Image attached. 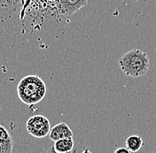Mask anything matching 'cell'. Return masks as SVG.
<instances>
[{"label": "cell", "instance_id": "6da1fadb", "mask_svg": "<svg viewBox=\"0 0 156 153\" xmlns=\"http://www.w3.org/2000/svg\"><path fill=\"white\" fill-rule=\"evenodd\" d=\"M119 65L125 75L138 78L147 74L150 68V58L146 52L135 48L120 57Z\"/></svg>", "mask_w": 156, "mask_h": 153}, {"label": "cell", "instance_id": "7a4b0ae2", "mask_svg": "<svg viewBox=\"0 0 156 153\" xmlns=\"http://www.w3.org/2000/svg\"><path fill=\"white\" fill-rule=\"evenodd\" d=\"M45 82L38 75H28L20 80L17 87L20 100L27 105H34L41 102L46 95Z\"/></svg>", "mask_w": 156, "mask_h": 153}, {"label": "cell", "instance_id": "3957f363", "mask_svg": "<svg viewBox=\"0 0 156 153\" xmlns=\"http://www.w3.org/2000/svg\"><path fill=\"white\" fill-rule=\"evenodd\" d=\"M26 129L29 134L36 138H44L51 132V123L44 115H35L29 118L26 124Z\"/></svg>", "mask_w": 156, "mask_h": 153}, {"label": "cell", "instance_id": "277c9868", "mask_svg": "<svg viewBox=\"0 0 156 153\" xmlns=\"http://www.w3.org/2000/svg\"><path fill=\"white\" fill-rule=\"evenodd\" d=\"M50 139L53 142H57L61 139H67V138H73L74 134L71 128L68 127V125L65 122H60L58 124L55 125L49 134Z\"/></svg>", "mask_w": 156, "mask_h": 153}, {"label": "cell", "instance_id": "5b68a950", "mask_svg": "<svg viewBox=\"0 0 156 153\" xmlns=\"http://www.w3.org/2000/svg\"><path fill=\"white\" fill-rule=\"evenodd\" d=\"M87 4L88 0H60V8L64 15L70 16Z\"/></svg>", "mask_w": 156, "mask_h": 153}, {"label": "cell", "instance_id": "8992f818", "mask_svg": "<svg viewBox=\"0 0 156 153\" xmlns=\"http://www.w3.org/2000/svg\"><path fill=\"white\" fill-rule=\"evenodd\" d=\"M0 144H2L3 153H12L13 149V139L8 130L0 125Z\"/></svg>", "mask_w": 156, "mask_h": 153}, {"label": "cell", "instance_id": "52a82bcc", "mask_svg": "<svg viewBox=\"0 0 156 153\" xmlns=\"http://www.w3.org/2000/svg\"><path fill=\"white\" fill-rule=\"evenodd\" d=\"M74 145H75V143H74L73 138H67V139H61L57 142H54L53 148L56 152L68 153L72 151Z\"/></svg>", "mask_w": 156, "mask_h": 153}, {"label": "cell", "instance_id": "ba28073f", "mask_svg": "<svg viewBox=\"0 0 156 153\" xmlns=\"http://www.w3.org/2000/svg\"><path fill=\"white\" fill-rule=\"evenodd\" d=\"M144 145V140L139 135H130L127 138L126 148L130 152H136L138 151Z\"/></svg>", "mask_w": 156, "mask_h": 153}, {"label": "cell", "instance_id": "9c48e42d", "mask_svg": "<svg viewBox=\"0 0 156 153\" xmlns=\"http://www.w3.org/2000/svg\"><path fill=\"white\" fill-rule=\"evenodd\" d=\"M114 153H131V152H130L127 148H122V147H121V148H118V149H116Z\"/></svg>", "mask_w": 156, "mask_h": 153}, {"label": "cell", "instance_id": "30bf717a", "mask_svg": "<svg viewBox=\"0 0 156 153\" xmlns=\"http://www.w3.org/2000/svg\"><path fill=\"white\" fill-rule=\"evenodd\" d=\"M45 153H58L55 151V150H54V148H53V146H51V147H50L48 150H47V151ZM68 153H72V152H68Z\"/></svg>", "mask_w": 156, "mask_h": 153}, {"label": "cell", "instance_id": "8fae6325", "mask_svg": "<svg viewBox=\"0 0 156 153\" xmlns=\"http://www.w3.org/2000/svg\"><path fill=\"white\" fill-rule=\"evenodd\" d=\"M82 153H92L89 149H87V148H84V150L83 151V152Z\"/></svg>", "mask_w": 156, "mask_h": 153}, {"label": "cell", "instance_id": "7c38bea8", "mask_svg": "<svg viewBox=\"0 0 156 153\" xmlns=\"http://www.w3.org/2000/svg\"><path fill=\"white\" fill-rule=\"evenodd\" d=\"M0 153H3V148H2V144H0Z\"/></svg>", "mask_w": 156, "mask_h": 153}]
</instances>
